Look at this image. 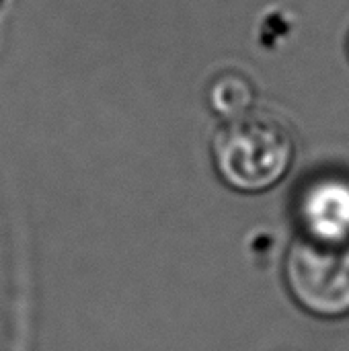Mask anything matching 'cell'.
<instances>
[{
    "label": "cell",
    "mask_w": 349,
    "mask_h": 351,
    "mask_svg": "<svg viewBox=\"0 0 349 351\" xmlns=\"http://www.w3.org/2000/svg\"><path fill=\"white\" fill-rule=\"evenodd\" d=\"M302 237L321 243H349V177L323 173L311 177L296 195Z\"/></svg>",
    "instance_id": "3"
},
{
    "label": "cell",
    "mask_w": 349,
    "mask_h": 351,
    "mask_svg": "<svg viewBox=\"0 0 349 351\" xmlns=\"http://www.w3.org/2000/svg\"><path fill=\"white\" fill-rule=\"evenodd\" d=\"M208 101L214 113L220 117L232 121L249 115L253 101H255V88L251 80L239 72H224L216 76L208 90Z\"/></svg>",
    "instance_id": "4"
},
{
    "label": "cell",
    "mask_w": 349,
    "mask_h": 351,
    "mask_svg": "<svg viewBox=\"0 0 349 351\" xmlns=\"http://www.w3.org/2000/svg\"><path fill=\"white\" fill-rule=\"evenodd\" d=\"M284 278L306 313L321 319L349 315V243L300 237L286 255Z\"/></svg>",
    "instance_id": "2"
},
{
    "label": "cell",
    "mask_w": 349,
    "mask_h": 351,
    "mask_svg": "<svg viewBox=\"0 0 349 351\" xmlns=\"http://www.w3.org/2000/svg\"><path fill=\"white\" fill-rule=\"evenodd\" d=\"M212 150L220 179L245 193L280 183L294 160L290 132L274 119L255 115L228 121L216 134Z\"/></svg>",
    "instance_id": "1"
},
{
    "label": "cell",
    "mask_w": 349,
    "mask_h": 351,
    "mask_svg": "<svg viewBox=\"0 0 349 351\" xmlns=\"http://www.w3.org/2000/svg\"><path fill=\"white\" fill-rule=\"evenodd\" d=\"M348 49H349V43H348Z\"/></svg>",
    "instance_id": "5"
}]
</instances>
